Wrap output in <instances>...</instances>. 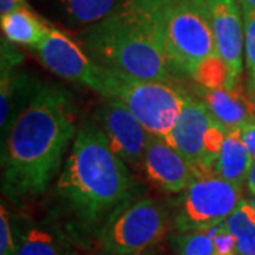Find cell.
<instances>
[{
	"instance_id": "obj_1",
	"label": "cell",
	"mask_w": 255,
	"mask_h": 255,
	"mask_svg": "<svg viewBox=\"0 0 255 255\" xmlns=\"http://www.w3.org/2000/svg\"><path fill=\"white\" fill-rule=\"evenodd\" d=\"M73 95L38 82L1 142V190L13 203L41 196L60 172L64 153L77 135Z\"/></svg>"
},
{
	"instance_id": "obj_2",
	"label": "cell",
	"mask_w": 255,
	"mask_h": 255,
	"mask_svg": "<svg viewBox=\"0 0 255 255\" xmlns=\"http://www.w3.org/2000/svg\"><path fill=\"white\" fill-rule=\"evenodd\" d=\"M63 211L74 226L95 234L135 199L136 186L125 162L92 119L82 121L55 186Z\"/></svg>"
},
{
	"instance_id": "obj_3",
	"label": "cell",
	"mask_w": 255,
	"mask_h": 255,
	"mask_svg": "<svg viewBox=\"0 0 255 255\" xmlns=\"http://www.w3.org/2000/svg\"><path fill=\"white\" fill-rule=\"evenodd\" d=\"M80 44L102 68L139 80L173 84L159 10L130 1L118 13L82 28Z\"/></svg>"
},
{
	"instance_id": "obj_4",
	"label": "cell",
	"mask_w": 255,
	"mask_h": 255,
	"mask_svg": "<svg viewBox=\"0 0 255 255\" xmlns=\"http://www.w3.org/2000/svg\"><path fill=\"white\" fill-rule=\"evenodd\" d=\"M101 68L95 92L124 102L152 136L167 139L190 98L170 82L149 81Z\"/></svg>"
},
{
	"instance_id": "obj_5",
	"label": "cell",
	"mask_w": 255,
	"mask_h": 255,
	"mask_svg": "<svg viewBox=\"0 0 255 255\" xmlns=\"http://www.w3.org/2000/svg\"><path fill=\"white\" fill-rule=\"evenodd\" d=\"M159 14L170 73L194 80L201 65L219 55L207 4L180 0L159 10Z\"/></svg>"
},
{
	"instance_id": "obj_6",
	"label": "cell",
	"mask_w": 255,
	"mask_h": 255,
	"mask_svg": "<svg viewBox=\"0 0 255 255\" xmlns=\"http://www.w3.org/2000/svg\"><path fill=\"white\" fill-rule=\"evenodd\" d=\"M170 226V213L149 197L119 209L97 234L104 253H145L162 241Z\"/></svg>"
},
{
	"instance_id": "obj_7",
	"label": "cell",
	"mask_w": 255,
	"mask_h": 255,
	"mask_svg": "<svg viewBox=\"0 0 255 255\" xmlns=\"http://www.w3.org/2000/svg\"><path fill=\"white\" fill-rule=\"evenodd\" d=\"M241 200V186L216 174L199 176L176 203L174 227L177 231H191L216 226L226 221Z\"/></svg>"
},
{
	"instance_id": "obj_8",
	"label": "cell",
	"mask_w": 255,
	"mask_h": 255,
	"mask_svg": "<svg viewBox=\"0 0 255 255\" xmlns=\"http://www.w3.org/2000/svg\"><path fill=\"white\" fill-rule=\"evenodd\" d=\"M92 121L104 132L112 150L125 163L142 166L152 135L124 102L107 98L95 108Z\"/></svg>"
},
{
	"instance_id": "obj_9",
	"label": "cell",
	"mask_w": 255,
	"mask_h": 255,
	"mask_svg": "<svg viewBox=\"0 0 255 255\" xmlns=\"http://www.w3.org/2000/svg\"><path fill=\"white\" fill-rule=\"evenodd\" d=\"M34 51L41 64L51 73L95 91L101 77L100 65L92 61L81 44L61 30L50 27L47 37Z\"/></svg>"
},
{
	"instance_id": "obj_10",
	"label": "cell",
	"mask_w": 255,
	"mask_h": 255,
	"mask_svg": "<svg viewBox=\"0 0 255 255\" xmlns=\"http://www.w3.org/2000/svg\"><path fill=\"white\" fill-rule=\"evenodd\" d=\"M216 46L221 60L227 67L226 90H236L241 85L244 21L240 0H210L207 3Z\"/></svg>"
},
{
	"instance_id": "obj_11",
	"label": "cell",
	"mask_w": 255,
	"mask_h": 255,
	"mask_svg": "<svg viewBox=\"0 0 255 255\" xmlns=\"http://www.w3.org/2000/svg\"><path fill=\"white\" fill-rule=\"evenodd\" d=\"M216 118L200 100L189 98L166 142L193 166L196 177L206 176V135Z\"/></svg>"
},
{
	"instance_id": "obj_12",
	"label": "cell",
	"mask_w": 255,
	"mask_h": 255,
	"mask_svg": "<svg viewBox=\"0 0 255 255\" xmlns=\"http://www.w3.org/2000/svg\"><path fill=\"white\" fill-rule=\"evenodd\" d=\"M23 61V54L10 46L7 38H1V64H0V125L1 142L6 139L13 122L33 98L38 81L30 74L17 73L16 67Z\"/></svg>"
},
{
	"instance_id": "obj_13",
	"label": "cell",
	"mask_w": 255,
	"mask_h": 255,
	"mask_svg": "<svg viewBox=\"0 0 255 255\" xmlns=\"http://www.w3.org/2000/svg\"><path fill=\"white\" fill-rule=\"evenodd\" d=\"M142 167L147 180L167 193H182L196 179L193 166L164 139L157 136L150 137Z\"/></svg>"
},
{
	"instance_id": "obj_14",
	"label": "cell",
	"mask_w": 255,
	"mask_h": 255,
	"mask_svg": "<svg viewBox=\"0 0 255 255\" xmlns=\"http://www.w3.org/2000/svg\"><path fill=\"white\" fill-rule=\"evenodd\" d=\"M14 255H78L64 230L51 221H37L21 214L10 216Z\"/></svg>"
},
{
	"instance_id": "obj_15",
	"label": "cell",
	"mask_w": 255,
	"mask_h": 255,
	"mask_svg": "<svg viewBox=\"0 0 255 255\" xmlns=\"http://www.w3.org/2000/svg\"><path fill=\"white\" fill-rule=\"evenodd\" d=\"M200 97L213 117L227 130L240 129L246 122L255 117V104L250 100L240 85L236 90L226 88H206L197 87Z\"/></svg>"
},
{
	"instance_id": "obj_16",
	"label": "cell",
	"mask_w": 255,
	"mask_h": 255,
	"mask_svg": "<svg viewBox=\"0 0 255 255\" xmlns=\"http://www.w3.org/2000/svg\"><path fill=\"white\" fill-rule=\"evenodd\" d=\"M254 157L247 149L240 129L227 130L219 159L214 166V174L230 183L241 186L248 179Z\"/></svg>"
},
{
	"instance_id": "obj_17",
	"label": "cell",
	"mask_w": 255,
	"mask_h": 255,
	"mask_svg": "<svg viewBox=\"0 0 255 255\" xmlns=\"http://www.w3.org/2000/svg\"><path fill=\"white\" fill-rule=\"evenodd\" d=\"M1 31L3 37L10 43L23 44L36 48L44 40L50 27L44 20L33 13L28 6L14 10L13 13L1 16Z\"/></svg>"
},
{
	"instance_id": "obj_18",
	"label": "cell",
	"mask_w": 255,
	"mask_h": 255,
	"mask_svg": "<svg viewBox=\"0 0 255 255\" xmlns=\"http://www.w3.org/2000/svg\"><path fill=\"white\" fill-rule=\"evenodd\" d=\"M64 17L74 26L88 27L125 9L132 0H58Z\"/></svg>"
},
{
	"instance_id": "obj_19",
	"label": "cell",
	"mask_w": 255,
	"mask_h": 255,
	"mask_svg": "<svg viewBox=\"0 0 255 255\" xmlns=\"http://www.w3.org/2000/svg\"><path fill=\"white\" fill-rule=\"evenodd\" d=\"M230 233L237 240L238 255H255V209L251 203L240 201L226 220Z\"/></svg>"
},
{
	"instance_id": "obj_20",
	"label": "cell",
	"mask_w": 255,
	"mask_h": 255,
	"mask_svg": "<svg viewBox=\"0 0 255 255\" xmlns=\"http://www.w3.org/2000/svg\"><path fill=\"white\" fill-rule=\"evenodd\" d=\"M173 246L176 255H214V243L207 228L179 231Z\"/></svg>"
},
{
	"instance_id": "obj_21",
	"label": "cell",
	"mask_w": 255,
	"mask_h": 255,
	"mask_svg": "<svg viewBox=\"0 0 255 255\" xmlns=\"http://www.w3.org/2000/svg\"><path fill=\"white\" fill-rule=\"evenodd\" d=\"M241 11L244 21L246 65L250 73V81H255V9L247 4H241Z\"/></svg>"
},
{
	"instance_id": "obj_22",
	"label": "cell",
	"mask_w": 255,
	"mask_h": 255,
	"mask_svg": "<svg viewBox=\"0 0 255 255\" xmlns=\"http://www.w3.org/2000/svg\"><path fill=\"white\" fill-rule=\"evenodd\" d=\"M0 211V255H14V238L10 213L1 204Z\"/></svg>"
},
{
	"instance_id": "obj_23",
	"label": "cell",
	"mask_w": 255,
	"mask_h": 255,
	"mask_svg": "<svg viewBox=\"0 0 255 255\" xmlns=\"http://www.w3.org/2000/svg\"><path fill=\"white\" fill-rule=\"evenodd\" d=\"M240 133H241L243 142L246 143L247 149L250 150V153L255 160V117L240 128Z\"/></svg>"
},
{
	"instance_id": "obj_24",
	"label": "cell",
	"mask_w": 255,
	"mask_h": 255,
	"mask_svg": "<svg viewBox=\"0 0 255 255\" xmlns=\"http://www.w3.org/2000/svg\"><path fill=\"white\" fill-rule=\"evenodd\" d=\"M26 0H0V16H6L13 13L14 10L26 7Z\"/></svg>"
},
{
	"instance_id": "obj_25",
	"label": "cell",
	"mask_w": 255,
	"mask_h": 255,
	"mask_svg": "<svg viewBox=\"0 0 255 255\" xmlns=\"http://www.w3.org/2000/svg\"><path fill=\"white\" fill-rule=\"evenodd\" d=\"M133 3H136L139 6H143V7H147V9H153V10H162L173 3H177L180 0H132Z\"/></svg>"
},
{
	"instance_id": "obj_26",
	"label": "cell",
	"mask_w": 255,
	"mask_h": 255,
	"mask_svg": "<svg viewBox=\"0 0 255 255\" xmlns=\"http://www.w3.org/2000/svg\"><path fill=\"white\" fill-rule=\"evenodd\" d=\"M247 187H248V190L251 191L253 194H255V160L254 163H253L251 170H250L248 179H247Z\"/></svg>"
},
{
	"instance_id": "obj_27",
	"label": "cell",
	"mask_w": 255,
	"mask_h": 255,
	"mask_svg": "<svg viewBox=\"0 0 255 255\" xmlns=\"http://www.w3.org/2000/svg\"><path fill=\"white\" fill-rule=\"evenodd\" d=\"M250 97L255 104V81H250Z\"/></svg>"
},
{
	"instance_id": "obj_28",
	"label": "cell",
	"mask_w": 255,
	"mask_h": 255,
	"mask_svg": "<svg viewBox=\"0 0 255 255\" xmlns=\"http://www.w3.org/2000/svg\"><path fill=\"white\" fill-rule=\"evenodd\" d=\"M104 255H149L147 251L145 253H132V254H119V253H104Z\"/></svg>"
},
{
	"instance_id": "obj_29",
	"label": "cell",
	"mask_w": 255,
	"mask_h": 255,
	"mask_svg": "<svg viewBox=\"0 0 255 255\" xmlns=\"http://www.w3.org/2000/svg\"><path fill=\"white\" fill-rule=\"evenodd\" d=\"M241 4H247V6H251L255 9V0H240Z\"/></svg>"
},
{
	"instance_id": "obj_30",
	"label": "cell",
	"mask_w": 255,
	"mask_h": 255,
	"mask_svg": "<svg viewBox=\"0 0 255 255\" xmlns=\"http://www.w3.org/2000/svg\"><path fill=\"white\" fill-rule=\"evenodd\" d=\"M196 1H200V3H204V4H207L210 0H196Z\"/></svg>"
},
{
	"instance_id": "obj_31",
	"label": "cell",
	"mask_w": 255,
	"mask_h": 255,
	"mask_svg": "<svg viewBox=\"0 0 255 255\" xmlns=\"http://www.w3.org/2000/svg\"><path fill=\"white\" fill-rule=\"evenodd\" d=\"M251 204H253V207H254V209H255V194H254V196H253V200H251Z\"/></svg>"
}]
</instances>
